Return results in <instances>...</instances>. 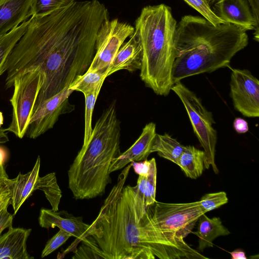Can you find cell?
<instances>
[{"mask_svg": "<svg viewBox=\"0 0 259 259\" xmlns=\"http://www.w3.org/2000/svg\"><path fill=\"white\" fill-rule=\"evenodd\" d=\"M108 11L98 0L74 1L40 15H33L7 62L5 85L21 74L39 69L43 83L33 112L89 69L96 53L98 32Z\"/></svg>", "mask_w": 259, "mask_h": 259, "instance_id": "cell-1", "label": "cell"}, {"mask_svg": "<svg viewBox=\"0 0 259 259\" xmlns=\"http://www.w3.org/2000/svg\"><path fill=\"white\" fill-rule=\"evenodd\" d=\"M132 163L124 167L90 225L89 236L95 240L105 259H154L147 249L155 224L146 206L145 195L124 185Z\"/></svg>", "mask_w": 259, "mask_h": 259, "instance_id": "cell-2", "label": "cell"}, {"mask_svg": "<svg viewBox=\"0 0 259 259\" xmlns=\"http://www.w3.org/2000/svg\"><path fill=\"white\" fill-rule=\"evenodd\" d=\"M246 32L229 23L214 26L203 17H182L175 32L174 84L228 66L232 58L247 46Z\"/></svg>", "mask_w": 259, "mask_h": 259, "instance_id": "cell-3", "label": "cell"}, {"mask_svg": "<svg viewBox=\"0 0 259 259\" xmlns=\"http://www.w3.org/2000/svg\"><path fill=\"white\" fill-rule=\"evenodd\" d=\"M120 127L115 103L104 111L68 170V186L76 199H89L104 194L111 182L109 168L121 153Z\"/></svg>", "mask_w": 259, "mask_h": 259, "instance_id": "cell-4", "label": "cell"}, {"mask_svg": "<svg viewBox=\"0 0 259 259\" xmlns=\"http://www.w3.org/2000/svg\"><path fill=\"white\" fill-rule=\"evenodd\" d=\"M177 21L164 4L144 7L135 22V32L142 48L140 77L157 95L167 96L174 85Z\"/></svg>", "mask_w": 259, "mask_h": 259, "instance_id": "cell-5", "label": "cell"}, {"mask_svg": "<svg viewBox=\"0 0 259 259\" xmlns=\"http://www.w3.org/2000/svg\"><path fill=\"white\" fill-rule=\"evenodd\" d=\"M171 90L184 105L193 131L204 149L205 168L208 169L211 166L218 174L219 171L214 161L217 133L212 126L214 121L211 112L203 106L196 94L181 81L174 83Z\"/></svg>", "mask_w": 259, "mask_h": 259, "instance_id": "cell-6", "label": "cell"}, {"mask_svg": "<svg viewBox=\"0 0 259 259\" xmlns=\"http://www.w3.org/2000/svg\"><path fill=\"white\" fill-rule=\"evenodd\" d=\"M43 75L37 69L23 73L14 80L10 99L12 118L6 132L22 139L26 135L35 104L43 83Z\"/></svg>", "mask_w": 259, "mask_h": 259, "instance_id": "cell-7", "label": "cell"}, {"mask_svg": "<svg viewBox=\"0 0 259 259\" xmlns=\"http://www.w3.org/2000/svg\"><path fill=\"white\" fill-rule=\"evenodd\" d=\"M154 223L160 228L184 238L192 231L199 218L206 212L199 201L185 203H168L155 201L148 206Z\"/></svg>", "mask_w": 259, "mask_h": 259, "instance_id": "cell-8", "label": "cell"}, {"mask_svg": "<svg viewBox=\"0 0 259 259\" xmlns=\"http://www.w3.org/2000/svg\"><path fill=\"white\" fill-rule=\"evenodd\" d=\"M134 31L133 26L120 22L117 18L105 21L98 32L96 53L88 70L106 73L108 75L114 57L125 39Z\"/></svg>", "mask_w": 259, "mask_h": 259, "instance_id": "cell-9", "label": "cell"}, {"mask_svg": "<svg viewBox=\"0 0 259 259\" xmlns=\"http://www.w3.org/2000/svg\"><path fill=\"white\" fill-rule=\"evenodd\" d=\"M230 85L234 108L245 117H258V80L248 70L232 69Z\"/></svg>", "mask_w": 259, "mask_h": 259, "instance_id": "cell-10", "label": "cell"}, {"mask_svg": "<svg viewBox=\"0 0 259 259\" xmlns=\"http://www.w3.org/2000/svg\"><path fill=\"white\" fill-rule=\"evenodd\" d=\"M73 90L65 88L44 101L33 113L26 133L30 139H35L52 128L59 117L71 112L74 106L69 102Z\"/></svg>", "mask_w": 259, "mask_h": 259, "instance_id": "cell-11", "label": "cell"}, {"mask_svg": "<svg viewBox=\"0 0 259 259\" xmlns=\"http://www.w3.org/2000/svg\"><path fill=\"white\" fill-rule=\"evenodd\" d=\"M38 222L42 228L49 229L58 227L76 238L75 241L59 255H61L60 258L63 257L70 251H75L78 243L89 236L90 225L85 223L82 217H75L66 210L55 211L52 209L41 208Z\"/></svg>", "mask_w": 259, "mask_h": 259, "instance_id": "cell-12", "label": "cell"}, {"mask_svg": "<svg viewBox=\"0 0 259 259\" xmlns=\"http://www.w3.org/2000/svg\"><path fill=\"white\" fill-rule=\"evenodd\" d=\"M211 8L224 22L235 25L245 31L254 30V39L258 41L259 25L245 0H218Z\"/></svg>", "mask_w": 259, "mask_h": 259, "instance_id": "cell-13", "label": "cell"}, {"mask_svg": "<svg viewBox=\"0 0 259 259\" xmlns=\"http://www.w3.org/2000/svg\"><path fill=\"white\" fill-rule=\"evenodd\" d=\"M156 134V124L152 122L147 124L136 142L112 161L109 172L120 170L134 161L146 160L151 153V148Z\"/></svg>", "mask_w": 259, "mask_h": 259, "instance_id": "cell-14", "label": "cell"}, {"mask_svg": "<svg viewBox=\"0 0 259 259\" xmlns=\"http://www.w3.org/2000/svg\"><path fill=\"white\" fill-rule=\"evenodd\" d=\"M32 0H0V36L28 20Z\"/></svg>", "mask_w": 259, "mask_h": 259, "instance_id": "cell-15", "label": "cell"}, {"mask_svg": "<svg viewBox=\"0 0 259 259\" xmlns=\"http://www.w3.org/2000/svg\"><path fill=\"white\" fill-rule=\"evenodd\" d=\"M130 37L127 42L122 45L111 62L108 76L122 69L130 72L141 69L142 48L139 38L135 31Z\"/></svg>", "mask_w": 259, "mask_h": 259, "instance_id": "cell-16", "label": "cell"}, {"mask_svg": "<svg viewBox=\"0 0 259 259\" xmlns=\"http://www.w3.org/2000/svg\"><path fill=\"white\" fill-rule=\"evenodd\" d=\"M40 158L38 156L32 170L26 174L20 172L14 179H8L11 194V205L15 215L21 205L35 191L37 179L39 177Z\"/></svg>", "mask_w": 259, "mask_h": 259, "instance_id": "cell-17", "label": "cell"}, {"mask_svg": "<svg viewBox=\"0 0 259 259\" xmlns=\"http://www.w3.org/2000/svg\"><path fill=\"white\" fill-rule=\"evenodd\" d=\"M31 232V229L9 228L0 235V259H30L27 250L26 241Z\"/></svg>", "mask_w": 259, "mask_h": 259, "instance_id": "cell-18", "label": "cell"}, {"mask_svg": "<svg viewBox=\"0 0 259 259\" xmlns=\"http://www.w3.org/2000/svg\"><path fill=\"white\" fill-rule=\"evenodd\" d=\"M198 221L197 230L194 234L199 238V251H203L206 248L212 247V241L217 237L230 234L228 229L223 225L219 218L214 217L210 219L205 213H203L199 218Z\"/></svg>", "mask_w": 259, "mask_h": 259, "instance_id": "cell-19", "label": "cell"}, {"mask_svg": "<svg viewBox=\"0 0 259 259\" xmlns=\"http://www.w3.org/2000/svg\"><path fill=\"white\" fill-rule=\"evenodd\" d=\"M205 157L204 151L193 146H187L179 158L177 164L187 177L196 179L202 174L205 167Z\"/></svg>", "mask_w": 259, "mask_h": 259, "instance_id": "cell-20", "label": "cell"}, {"mask_svg": "<svg viewBox=\"0 0 259 259\" xmlns=\"http://www.w3.org/2000/svg\"><path fill=\"white\" fill-rule=\"evenodd\" d=\"M185 148V146L181 144L168 134H156L151 148V153L156 152L159 156L177 164L178 159Z\"/></svg>", "mask_w": 259, "mask_h": 259, "instance_id": "cell-21", "label": "cell"}, {"mask_svg": "<svg viewBox=\"0 0 259 259\" xmlns=\"http://www.w3.org/2000/svg\"><path fill=\"white\" fill-rule=\"evenodd\" d=\"M29 23V19L0 36V76L7 71L9 56L17 42L24 34Z\"/></svg>", "mask_w": 259, "mask_h": 259, "instance_id": "cell-22", "label": "cell"}, {"mask_svg": "<svg viewBox=\"0 0 259 259\" xmlns=\"http://www.w3.org/2000/svg\"><path fill=\"white\" fill-rule=\"evenodd\" d=\"M36 190L44 192L52 206V209L55 211L58 210L62 197V192L57 183L55 172L49 173L41 177L39 176L35 186V190Z\"/></svg>", "mask_w": 259, "mask_h": 259, "instance_id": "cell-23", "label": "cell"}, {"mask_svg": "<svg viewBox=\"0 0 259 259\" xmlns=\"http://www.w3.org/2000/svg\"><path fill=\"white\" fill-rule=\"evenodd\" d=\"M107 77L106 73L87 70L82 75L78 76L68 88L85 95L97 90H101Z\"/></svg>", "mask_w": 259, "mask_h": 259, "instance_id": "cell-24", "label": "cell"}, {"mask_svg": "<svg viewBox=\"0 0 259 259\" xmlns=\"http://www.w3.org/2000/svg\"><path fill=\"white\" fill-rule=\"evenodd\" d=\"M81 242L82 244L76 248L72 258H104V255L95 240L91 236H88Z\"/></svg>", "mask_w": 259, "mask_h": 259, "instance_id": "cell-25", "label": "cell"}, {"mask_svg": "<svg viewBox=\"0 0 259 259\" xmlns=\"http://www.w3.org/2000/svg\"><path fill=\"white\" fill-rule=\"evenodd\" d=\"M74 1L75 0H32V16L49 13L57 9L67 6Z\"/></svg>", "mask_w": 259, "mask_h": 259, "instance_id": "cell-26", "label": "cell"}, {"mask_svg": "<svg viewBox=\"0 0 259 259\" xmlns=\"http://www.w3.org/2000/svg\"><path fill=\"white\" fill-rule=\"evenodd\" d=\"M100 90H95L84 95L85 97V126L84 139L82 145H85L92 135V120L93 110Z\"/></svg>", "mask_w": 259, "mask_h": 259, "instance_id": "cell-27", "label": "cell"}, {"mask_svg": "<svg viewBox=\"0 0 259 259\" xmlns=\"http://www.w3.org/2000/svg\"><path fill=\"white\" fill-rule=\"evenodd\" d=\"M189 6L196 10L202 16L214 26L225 23L213 12L209 0H184Z\"/></svg>", "mask_w": 259, "mask_h": 259, "instance_id": "cell-28", "label": "cell"}, {"mask_svg": "<svg viewBox=\"0 0 259 259\" xmlns=\"http://www.w3.org/2000/svg\"><path fill=\"white\" fill-rule=\"evenodd\" d=\"M150 165L145 182V202L146 206L154 203L156 196L157 168L155 158L149 160Z\"/></svg>", "mask_w": 259, "mask_h": 259, "instance_id": "cell-29", "label": "cell"}, {"mask_svg": "<svg viewBox=\"0 0 259 259\" xmlns=\"http://www.w3.org/2000/svg\"><path fill=\"white\" fill-rule=\"evenodd\" d=\"M228 199L226 192H219L204 195L199 201L200 206L206 212H208L226 204Z\"/></svg>", "mask_w": 259, "mask_h": 259, "instance_id": "cell-30", "label": "cell"}, {"mask_svg": "<svg viewBox=\"0 0 259 259\" xmlns=\"http://www.w3.org/2000/svg\"><path fill=\"white\" fill-rule=\"evenodd\" d=\"M71 236H72L69 233L60 229L46 243L41 252V258L48 256L54 251L63 244Z\"/></svg>", "mask_w": 259, "mask_h": 259, "instance_id": "cell-31", "label": "cell"}, {"mask_svg": "<svg viewBox=\"0 0 259 259\" xmlns=\"http://www.w3.org/2000/svg\"><path fill=\"white\" fill-rule=\"evenodd\" d=\"M9 178L0 180V212L11 205Z\"/></svg>", "mask_w": 259, "mask_h": 259, "instance_id": "cell-32", "label": "cell"}, {"mask_svg": "<svg viewBox=\"0 0 259 259\" xmlns=\"http://www.w3.org/2000/svg\"><path fill=\"white\" fill-rule=\"evenodd\" d=\"M13 218L14 215L8 212V208L0 212V235L5 229L12 226Z\"/></svg>", "mask_w": 259, "mask_h": 259, "instance_id": "cell-33", "label": "cell"}, {"mask_svg": "<svg viewBox=\"0 0 259 259\" xmlns=\"http://www.w3.org/2000/svg\"><path fill=\"white\" fill-rule=\"evenodd\" d=\"M132 163L135 172L139 175L147 177L149 170L150 161H134Z\"/></svg>", "mask_w": 259, "mask_h": 259, "instance_id": "cell-34", "label": "cell"}, {"mask_svg": "<svg viewBox=\"0 0 259 259\" xmlns=\"http://www.w3.org/2000/svg\"><path fill=\"white\" fill-rule=\"evenodd\" d=\"M248 4L255 20L259 25V0H245ZM218 0H209V4L212 7Z\"/></svg>", "mask_w": 259, "mask_h": 259, "instance_id": "cell-35", "label": "cell"}, {"mask_svg": "<svg viewBox=\"0 0 259 259\" xmlns=\"http://www.w3.org/2000/svg\"><path fill=\"white\" fill-rule=\"evenodd\" d=\"M233 126L236 132L239 134L245 133L248 131L247 122L240 117H237L234 119Z\"/></svg>", "mask_w": 259, "mask_h": 259, "instance_id": "cell-36", "label": "cell"}, {"mask_svg": "<svg viewBox=\"0 0 259 259\" xmlns=\"http://www.w3.org/2000/svg\"><path fill=\"white\" fill-rule=\"evenodd\" d=\"M8 141L7 132L5 131V128H0V144L5 143ZM6 155V152L5 150L0 148V163H4L3 161Z\"/></svg>", "mask_w": 259, "mask_h": 259, "instance_id": "cell-37", "label": "cell"}, {"mask_svg": "<svg viewBox=\"0 0 259 259\" xmlns=\"http://www.w3.org/2000/svg\"><path fill=\"white\" fill-rule=\"evenodd\" d=\"M232 259H246L247 257L243 250L238 249L231 252Z\"/></svg>", "mask_w": 259, "mask_h": 259, "instance_id": "cell-38", "label": "cell"}, {"mask_svg": "<svg viewBox=\"0 0 259 259\" xmlns=\"http://www.w3.org/2000/svg\"><path fill=\"white\" fill-rule=\"evenodd\" d=\"M3 164L0 163V180L9 178Z\"/></svg>", "mask_w": 259, "mask_h": 259, "instance_id": "cell-39", "label": "cell"}, {"mask_svg": "<svg viewBox=\"0 0 259 259\" xmlns=\"http://www.w3.org/2000/svg\"><path fill=\"white\" fill-rule=\"evenodd\" d=\"M4 123V116L3 113L0 111V127Z\"/></svg>", "mask_w": 259, "mask_h": 259, "instance_id": "cell-40", "label": "cell"}]
</instances>
